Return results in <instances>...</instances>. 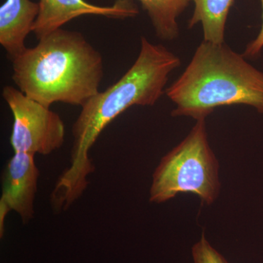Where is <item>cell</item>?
<instances>
[{
    "mask_svg": "<svg viewBox=\"0 0 263 263\" xmlns=\"http://www.w3.org/2000/svg\"><path fill=\"white\" fill-rule=\"evenodd\" d=\"M219 164L209 144L205 119L197 120L179 145L161 159L156 167L149 200L162 203L179 194L198 196L202 204L212 205L220 193Z\"/></svg>",
    "mask_w": 263,
    "mask_h": 263,
    "instance_id": "4",
    "label": "cell"
},
{
    "mask_svg": "<svg viewBox=\"0 0 263 263\" xmlns=\"http://www.w3.org/2000/svg\"><path fill=\"white\" fill-rule=\"evenodd\" d=\"M38 3L39 14L32 31L38 41L82 15L124 19L136 17L139 13L133 0H116L110 6L95 5L86 0H40Z\"/></svg>",
    "mask_w": 263,
    "mask_h": 263,
    "instance_id": "7",
    "label": "cell"
},
{
    "mask_svg": "<svg viewBox=\"0 0 263 263\" xmlns=\"http://www.w3.org/2000/svg\"><path fill=\"white\" fill-rule=\"evenodd\" d=\"M262 8V25L257 37L247 45L245 52L242 53L247 60L255 58L261 53L263 48V0H259Z\"/></svg>",
    "mask_w": 263,
    "mask_h": 263,
    "instance_id": "12",
    "label": "cell"
},
{
    "mask_svg": "<svg viewBox=\"0 0 263 263\" xmlns=\"http://www.w3.org/2000/svg\"><path fill=\"white\" fill-rule=\"evenodd\" d=\"M192 255L194 263H229L208 241L204 233L192 248Z\"/></svg>",
    "mask_w": 263,
    "mask_h": 263,
    "instance_id": "11",
    "label": "cell"
},
{
    "mask_svg": "<svg viewBox=\"0 0 263 263\" xmlns=\"http://www.w3.org/2000/svg\"><path fill=\"white\" fill-rule=\"evenodd\" d=\"M12 79L24 94L45 106L83 107L100 92L103 58L81 32L59 29L12 61Z\"/></svg>",
    "mask_w": 263,
    "mask_h": 263,
    "instance_id": "2",
    "label": "cell"
},
{
    "mask_svg": "<svg viewBox=\"0 0 263 263\" xmlns=\"http://www.w3.org/2000/svg\"><path fill=\"white\" fill-rule=\"evenodd\" d=\"M39 176L34 155L15 152L7 164L0 199L1 237L4 235L5 218L11 211L18 214L24 224L34 217Z\"/></svg>",
    "mask_w": 263,
    "mask_h": 263,
    "instance_id": "6",
    "label": "cell"
},
{
    "mask_svg": "<svg viewBox=\"0 0 263 263\" xmlns=\"http://www.w3.org/2000/svg\"><path fill=\"white\" fill-rule=\"evenodd\" d=\"M177 55L161 44L141 37L133 65L117 82L90 99L72 127L70 165L63 171L50 198L60 209H69L87 189L95 167L89 152L100 133L123 112L135 105L153 106L165 92L173 71L181 65Z\"/></svg>",
    "mask_w": 263,
    "mask_h": 263,
    "instance_id": "1",
    "label": "cell"
},
{
    "mask_svg": "<svg viewBox=\"0 0 263 263\" xmlns=\"http://www.w3.org/2000/svg\"><path fill=\"white\" fill-rule=\"evenodd\" d=\"M195 5L193 16L188 27L193 28L200 24L204 41L224 43V34L228 13L233 0H190Z\"/></svg>",
    "mask_w": 263,
    "mask_h": 263,
    "instance_id": "9",
    "label": "cell"
},
{
    "mask_svg": "<svg viewBox=\"0 0 263 263\" xmlns=\"http://www.w3.org/2000/svg\"><path fill=\"white\" fill-rule=\"evenodd\" d=\"M165 93L176 105L174 117L205 119L219 107L236 105L263 114V72L226 43L203 40Z\"/></svg>",
    "mask_w": 263,
    "mask_h": 263,
    "instance_id": "3",
    "label": "cell"
},
{
    "mask_svg": "<svg viewBox=\"0 0 263 263\" xmlns=\"http://www.w3.org/2000/svg\"><path fill=\"white\" fill-rule=\"evenodd\" d=\"M39 10V3L32 0H6L2 5L0 44L10 61L27 49L25 41L33 31Z\"/></svg>",
    "mask_w": 263,
    "mask_h": 263,
    "instance_id": "8",
    "label": "cell"
},
{
    "mask_svg": "<svg viewBox=\"0 0 263 263\" xmlns=\"http://www.w3.org/2000/svg\"><path fill=\"white\" fill-rule=\"evenodd\" d=\"M2 95L13 114L10 141L15 153L48 155L61 148L65 127L58 114L12 86H5Z\"/></svg>",
    "mask_w": 263,
    "mask_h": 263,
    "instance_id": "5",
    "label": "cell"
},
{
    "mask_svg": "<svg viewBox=\"0 0 263 263\" xmlns=\"http://www.w3.org/2000/svg\"><path fill=\"white\" fill-rule=\"evenodd\" d=\"M149 17L156 35L164 41L179 37L178 18L187 8L190 0H139Z\"/></svg>",
    "mask_w": 263,
    "mask_h": 263,
    "instance_id": "10",
    "label": "cell"
}]
</instances>
